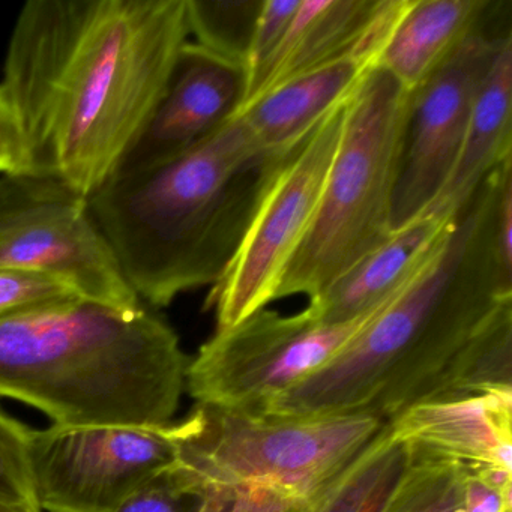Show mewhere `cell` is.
Wrapping results in <instances>:
<instances>
[{
    "label": "cell",
    "mask_w": 512,
    "mask_h": 512,
    "mask_svg": "<svg viewBox=\"0 0 512 512\" xmlns=\"http://www.w3.org/2000/svg\"><path fill=\"white\" fill-rule=\"evenodd\" d=\"M190 41L187 0H29L0 82L31 173L89 197L154 112Z\"/></svg>",
    "instance_id": "1"
},
{
    "label": "cell",
    "mask_w": 512,
    "mask_h": 512,
    "mask_svg": "<svg viewBox=\"0 0 512 512\" xmlns=\"http://www.w3.org/2000/svg\"><path fill=\"white\" fill-rule=\"evenodd\" d=\"M511 166L508 158L479 185L419 274L268 412H367L389 424L424 400L464 344L512 302V265L496 235L497 200Z\"/></svg>",
    "instance_id": "2"
},
{
    "label": "cell",
    "mask_w": 512,
    "mask_h": 512,
    "mask_svg": "<svg viewBox=\"0 0 512 512\" xmlns=\"http://www.w3.org/2000/svg\"><path fill=\"white\" fill-rule=\"evenodd\" d=\"M284 152L263 149L235 115L181 157L112 175L88 197L140 301L163 308L220 281Z\"/></svg>",
    "instance_id": "3"
},
{
    "label": "cell",
    "mask_w": 512,
    "mask_h": 512,
    "mask_svg": "<svg viewBox=\"0 0 512 512\" xmlns=\"http://www.w3.org/2000/svg\"><path fill=\"white\" fill-rule=\"evenodd\" d=\"M190 358L148 308L89 301L0 322V397L61 427H166Z\"/></svg>",
    "instance_id": "4"
},
{
    "label": "cell",
    "mask_w": 512,
    "mask_h": 512,
    "mask_svg": "<svg viewBox=\"0 0 512 512\" xmlns=\"http://www.w3.org/2000/svg\"><path fill=\"white\" fill-rule=\"evenodd\" d=\"M413 92L373 67L347 103L340 145L313 223L284 269L274 302L331 286L394 233L392 203Z\"/></svg>",
    "instance_id": "5"
},
{
    "label": "cell",
    "mask_w": 512,
    "mask_h": 512,
    "mask_svg": "<svg viewBox=\"0 0 512 512\" xmlns=\"http://www.w3.org/2000/svg\"><path fill=\"white\" fill-rule=\"evenodd\" d=\"M388 422L367 412H247L196 404L172 424L176 463L187 487L266 488L304 500L376 439Z\"/></svg>",
    "instance_id": "6"
},
{
    "label": "cell",
    "mask_w": 512,
    "mask_h": 512,
    "mask_svg": "<svg viewBox=\"0 0 512 512\" xmlns=\"http://www.w3.org/2000/svg\"><path fill=\"white\" fill-rule=\"evenodd\" d=\"M0 269L41 275L116 310L143 307L88 197L53 176H0Z\"/></svg>",
    "instance_id": "7"
},
{
    "label": "cell",
    "mask_w": 512,
    "mask_h": 512,
    "mask_svg": "<svg viewBox=\"0 0 512 512\" xmlns=\"http://www.w3.org/2000/svg\"><path fill=\"white\" fill-rule=\"evenodd\" d=\"M349 98L278 160L241 245L206 296L205 310L214 313L215 329L230 328L274 302L278 281L316 215Z\"/></svg>",
    "instance_id": "8"
},
{
    "label": "cell",
    "mask_w": 512,
    "mask_h": 512,
    "mask_svg": "<svg viewBox=\"0 0 512 512\" xmlns=\"http://www.w3.org/2000/svg\"><path fill=\"white\" fill-rule=\"evenodd\" d=\"M383 307L335 325L305 310L284 316L263 308L230 328L215 329L190 359L185 388L197 404L266 412L331 361Z\"/></svg>",
    "instance_id": "9"
},
{
    "label": "cell",
    "mask_w": 512,
    "mask_h": 512,
    "mask_svg": "<svg viewBox=\"0 0 512 512\" xmlns=\"http://www.w3.org/2000/svg\"><path fill=\"white\" fill-rule=\"evenodd\" d=\"M166 427L32 430V485L41 511L115 512L134 491L176 463Z\"/></svg>",
    "instance_id": "10"
},
{
    "label": "cell",
    "mask_w": 512,
    "mask_h": 512,
    "mask_svg": "<svg viewBox=\"0 0 512 512\" xmlns=\"http://www.w3.org/2000/svg\"><path fill=\"white\" fill-rule=\"evenodd\" d=\"M493 17L413 92L392 203L394 232L427 211L454 167L479 89L497 53L512 38L511 29L502 32L491 26Z\"/></svg>",
    "instance_id": "11"
},
{
    "label": "cell",
    "mask_w": 512,
    "mask_h": 512,
    "mask_svg": "<svg viewBox=\"0 0 512 512\" xmlns=\"http://www.w3.org/2000/svg\"><path fill=\"white\" fill-rule=\"evenodd\" d=\"M242 68L188 41L154 112L113 175H134L181 157L220 130L245 98Z\"/></svg>",
    "instance_id": "12"
},
{
    "label": "cell",
    "mask_w": 512,
    "mask_h": 512,
    "mask_svg": "<svg viewBox=\"0 0 512 512\" xmlns=\"http://www.w3.org/2000/svg\"><path fill=\"white\" fill-rule=\"evenodd\" d=\"M409 4L410 0H301L280 47L242 107L277 86L349 56L367 55L379 61Z\"/></svg>",
    "instance_id": "13"
},
{
    "label": "cell",
    "mask_w": 512,
    "mask_h": 512,
    "mask_svg": "<svg viewBox=\"0 0 512 512\" xmlns=\"http://www.w3.org/2000/svg\"><path fill=\"white\" fill-rule=\"evenodd\" d=\"M389 425L415 457L512 472V394L415 404Z\"/></svg>",
    "instance_id": "14"
},
{
    "label": "cell",
    "mask_w": 512,
    "mask_h": 512,
    "mask_svg": "<svg viewBox=\"0 0 512 512\" xmlns=\"http://www.w3.org/2000/svg\"><path fill=\"white\" fill-rule=\"evenodd\" d=\"M452 220L422 215L362 257L316 298L308 314L323 323H347L374 313L401 292L439 250Z\"/></svg>",
    "instance_id": "15"
},
{
    "label": "cell",
    "mask_w": 512,
    "mask_h": 512,
    "mask_svg": "<svg viewBox=\"0 0 512 512\" xmlns=\"http://www.w3.org/2000/svg\"><path fill=\"white\" fill-rule=\"evenodd\" d=\"M508 158H512V38L497 53L479 89L445 185L422 215L451 220Z\"/></svg>",
    "instance_id": "16"
},
{
    "label": "cell",
    "mask_w": 512,
    "mask_h": 512,
    "mask_svg": "<svg viewBox=\"0 0 512 512\" xmlns=\"http://www.w3.org/2000/svg\"><path fill=\"white\" fill-rule=\"evenodd\" d=\"M376 64L373 56H349L271 89L236 115L263 149L280 154L347 100Z\"/></svg>",
    "instance_id": "17"
},
{
    "label": "cell",
    "mask_w": 512,
    "mask_h": 512,
    "mask_svg": "<svg viewBox=\"0 0 512 512\" xmlns=\"http://www.w3.org/2000/svg\"><path fill=\"white\" fill-rule=\"evenodd\" d=\"M493 0H410L377 67L415 92L455 49L497 13Z\"/></svg>",
    "instance_id": "18"
},
{
    "label": "cell",
    "mask_w": 512,
    "mask_h": 512,
    "mask_svg": "<svg viewBox=\"0 0 512 512\" xmlns=\"http://www.w3.org/2000/svg\"><path fill=\"white\" fill-rule=\"evenodd\" d=\"M410 460L409 446L388 424L337 475L301 500L295 512H380Z\"/></svg>",
    "instance_id": "19"
},
{
    "label": "cell",
    "mask_w": 512,
    "mask_h": 512,
    "mask_svg": "<svg viewBox=\"0 0 512 512\" xmlns=\"http://www.w3.org/2000/svg\"><path fill=\"white\" fill-rule=\"evenodd\" d=\"M485 394H512V302L464 344L419 404Z\"/></svg>",
    "instance_id": "20"
},
{
    "label": "cell",
    "mask_w": 512,
    "mask_h": 512,
    "mask_svg": "<svg viewBox=\"0 0 512 512\" xmlns=\"http://www.w3.org/2000/svg\"><path fill=\"white\" fill-rule=\"evenodd\" d=\"M263 0H187L193 43L245 70Z\"/></svg>",
    "instance_id": "21"
},
{
    "label": "cell",
    "mask_w": 512,
    "mask_h": 512,
    "mask_svg": "<svg viewBox=\"0 0 512 512\" xmlns=\"http://www.w3.org/2000/svg\"><path fill=\"white\" fill-rule=\"evenodd\" d=\"M380 512H464L463 469L449 461L412 455Z\"/></svg>",
    "instance_id": "22"
},
{
    "label": "cell",
    "mask_w": 512,
    "mask_h": 512,
    "mask_svg": "<svg viewBox=\"0 0 512 512\" xmlns=\"http://www.w3.org/2000/svg\"><path fill=\"white\" fill-rule=\"evenodd\" d=\"M31 434V428L0 412V500L41 511L29 464Z\"/></svg>",
    "instance_id": "23"
},
{
    "label": "cell",
    "mask_w": 512,
    "mask_h": 512,
    "mask_svg": "<svg viewBox=\"0 0 512 512\" xmlns=\"http://www.w3.org/2000/svg\"><path fill=\"white\" fill-rule=\"evenodd\" d=\"M83 301L64 284L41 275L0 269V322Z\"/></svg>",
    "instance_id": "24"
},
{
    "label": "cell",
    "mask_w": 512,
    "mask_h": 512,
    "mask_svg": "<svg viewBox=\"0 0 512 512\" xmlns=\"http://www.w3.org/2000/svg\"><path fill=\"white\" fill-rule=\"evenodd\" d=\"M299 2L301 0H263L253 43L245 64V97L280 47L284 34L298 10Z\"/></svg>",
    "instance_id": "25"
},
{
    "label": "cell",
    "mask_w": 512,
    "mask_h": 512,
    "mask_svg": "<svg viewBox=\"0 0 512 512\" xmlns=\"http://www.w3.org/2000/svg\"><path fill=\"white\" fill-rule=\"evenodd\" d=\"M205 496L187 487L173 472H166L134 491L115 512H200Z\"/></svg>",
    "instance_id": "26"
},
{
    "label": "cell",
    "mask_w": 512,
    "mask_h": 512,
    "mask_svg": "<svg viewBox=\"0 0 512 512\" xmlns=\"http://www.w3.org/2000/svg\"><path fill=\"white\" fill-rule=\"evenodd\" d=\"M463 469L464 512H512V472Z\"/></svg>",
    "instance_id": "27"
},
{
    "label": "cell",
    "mask_w": 512,
    "mask_h": 512,
    "mask_svg": "<svg viewBox=\"0 0 512 512\" xmlns=\"http://www.w3.org/2000/svg\"><path fill=\"white\" fill-rule=\"evenodd\" d=\"M299 502L266 488L214 490L205 494L200 512H295Z\"/></svg>",
    "instance_id": "28"
},
{
    "label": "cell",
    "mask_w": 512,
    "mask_h": 512,
    "mask_svg": "<svg viewBox=\"0 0 512 512\" xmlns=\"http://www.w3.org/2000/svg\"><path fill=\"white\" fill-rule=\"evenodd\" d=\"M31 173L28 143L16 109L0 85V176Z\"/></svg>",
    "instance_id": "29"
},
{
    "label": "cell",
    "mask_w": 512,
    "mask_h": 512,
    "mask_svg": "<svg viewBox=\"0 0 512 512\" xmlns=\"http://www.w3.org/2000/svg\"><path fill=\"white\" fill-rule=\"evenodd\" d=\"M496 235L503 259L512 265V166L506 169L496 211Z\"/></svg>",
    "instance_id": "30"
},
{
    "label": "cell",
    "mask_w": 512,
    "mask_h": 512,
    "mask_svg": "<svg viewBox=\"0 0 512 512\" xmlns=\"http://www.w3.org/2000/svg\"><path fill=\"white\" fill-rule=\"evenodd\" d=\"M0 512H43V511H37V509L25 508V506L14 505V503L5 502V500H0Z\"/></svg>",
    "instance_id": "31"
}]
</instances>
